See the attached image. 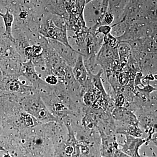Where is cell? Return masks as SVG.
I'll list each match as a JSON object with an SVG mask.
<instances>
[{"instance_id":"cell-1","label":"cell","mask_w":157,"mask_h":157,"mask_svg":"<svg viewBox=\"0 0 157 157\" xmlns=\"http://www.w3.org/2000/svg\"><path fill=\"white\" fill-rule=\"evenodd\" d=\"M124 18V17H123ZM127 27L122 36L117 38L119 42H128L157 35V24L144 20L125 19Z\"/></svg>"},{"instance_id":"cell-2","label":"cell","mask_w":157,"mask_h":157,"mask_svg":"<svg viewBox=\"0 0 157 157\" xmlns=\"http://www.w3.org/2000/svg\"><path fill=\"white\" fill-rule=\"evenodd\" d=\"M107 8L108 6L103 2V0H93L86 5L83 17L86 27L94 33H96L97 29L101 25Z\"/></svg>"},{"instance_id":"cell-3","label":"cell","mask_w":157,"mask_h":157,"mask_svg":"<svg viewBox=\"0 0 157 157\" xmlns=\"http://www.w3.org/2000/svg\"><path fill=\"white\" fill-rule=\"evenodd\" d=\"M120 63L117 48H112L104 43L97 55L96 66H100L104 72L114 73Z\"/></svg>"},{"instance_id":"cell-4","label":"cell","mask_w":157,"mask_h":157,"mask_svg":"<svg viewBox=\"0 0 157 157\" xmlns=\"http://www.w3.org/2000/svg\"><path fill=\"white\" fill-rule=\"evenodd\" d=\"M39 32L47 39L58 41L73 48L69 42L67 27L53 18L42 25Z\"/></svg>"},{"instance_id":"cell-5","label":"cell","mask_w":157,"mask_h":157,"mask_svg":"<svg viewBox=\"0 0 157 157\" xmlns=\"http://www.w3.org/2000/svg\"><path fill=\"white\" fill-rule=\"evenodd\" d=\"M132 54L138 63L140 72L143 75L156 74L157 53L132 50Z\"/></svg>"},{"instance_id":"cell-6","label":"cell","mask_w":157,"mask_h":157,"mask_svg":"<svg viewBox=\"0 0 157 157\" xmlns=\"http://www.w3.org/2000/svg\"><path fill=\"white\" fill-rule=\"evenodd\" d=\"M48 42L66 64L70 67H73L77 60L78 55L81 54L74 48H70L58 41L48 39Z\"/></svg>"},{"instance_id":"cell-7","label":"cell","mask_w":157,"mask_h":157,"mask_svg":"<svg viewBox=\"0 0 157 157\" xmlns=\"http://www.w3.org/2000/svg\"><path fill=\"white\" fill-rule=\"evenodd\" d=\"M101 157H117L121 153L119 144L114 135L101 134Z\"/></svg>"},{"instance_id":"cell-8","label":"cell","mask_w":157,"mask_h":157,"mask_svg":"<svg viewBox=\"0 0 157 157\" xmlns=\"http://www.w3.org/2000/svg\"><path fill=\"white\" fill-rule=\"evenodd\" d=\"M125 135V140L124 144H119V146H121V151L131 157H144L140 155L139 150L146 143V139L131 135Z\"/></svg>"},{"instance_id":"cell-9","label":"cell","mask_w":157,"mask_h":157,"mask_svg":"<svg viewBox=\"0 0 157 157\" xmlns=\"http://www.w3.org/2000/svg\"><path fill=\"white\" fill-rule=\"evenodd\" d=\"M26 109L31 114L41 121L47 122L55 120V117L46 109L42 101L39 100L33 101L30 105L27 106Z\"/></svg>"},{"instance_id":"cell-10","label":"cell","mask_w":157,"mask_h":157,"mask_svg":"<svg viewBox=\"0 0 157 157\" xmlns=\"http://www.w3.org/2000/svg\"><path fill=\"white\" fill-rule=\"evenodd\" d=\"M72 70L75 79L80 85H83L87 80L89 73L85 66L83 56L82 55H78Z\"/></svg>"},{"instance_id":"cell-11","label":"cell","mask_w":157,"mask_h":157,"mask_svg":"<svg viewBox=\"0 0 157 157\" xmlns=\"http://www.w3.org/2000/svg\"><path fill=\"white\" fill-rule=\"evenodd\" d=\"M20 74L25 76L33 83H36L40 80L36 73L35 66L31 60L21 64Z\"/></svg>"},{"instance_id":"cell-12","label":"cell","mask_w":157,"mask_h":157,"mask_svg":"<svg viewBox=\"0 0 157 157\" xmlns=\"http://www.w3.org/2000/svg\"><path fill=\"white\" fill-rule=\"evenodd\" d=\"M5 27L4 35L11 41H14L12 36V25L14 21V16L9 10H7L2 17Z\"/></svg>"},{"instance_id":"cell-13","label":"cell","mask_w":157,"mask_h":157,"mask_svg":"<svg viewBox=\"0 0 157 157\" xmlns=\"http://www.w3.org/2000/svg\"><path fill=\"white\" fill-rule=\"evenodd\" d=\"M120 61L121 63L127 64L128 60L132 55V50L128 43L119 42L117 46Z\"/></svg>"},{"instance_id":"cell-14","label":"cell","mask_w":157,"mask_h":157,"mask_svg":"<svg viewBox=\"0 0 157 157\" xmlns=\"http://www.w3.org/2000/svg\"><path fill=\"white\" fill-rule=\"evenodd\" d=\"M111 29L110 34L116 38H119L122 36L126 29L127 24L125 19H122L116 23L111 25Z\"/></svg>"},{"instance_id":"cell-15","label":"cell","mask_w":157,"mask_h":157,"mask_svg":"<svg viewBox=\"0 0 157 157\" xmlns=\"http://www.w3.org/2000/svg\"><path fill=\"white\" fill-rule=\"evenodd\" d=\"M65 10L68 14V17L77 14L75 9L76 0H63Z\"/></svg>"},{"instance_id":"cell-16","label":"cell","mask_w":157,"mask_h":157,"mask_svg":"<svg viewBox=\"0 0 157 157\" xmlns=\"http://www.w3.org/2000/svg\"><path fill=\"white\" fill-rule=\"evenodd\" d=\"M103 41L104 44L112 48H117L118 45L119 43L117 38L114 37L110 33L104 36Z\"/></svg>"},{"instance_id":"cell-17","label":"cell","mask_w":157,"mask_h":157,"mask_svg":"<svg viewBox=\"0 0 157 157\" xmlns=\"http://www.w3.org/2000/svg\"><path fill=\"white\" fill-rule=\"evenodd\" d=\"M136 89L141 94L145 95H149L151 93L156 90L157 89L151 85L149 83V82H147V84L146 85H144L142 88L139 87V86H135Z\"/></svg>"},{"instance_id":"cell-18","label":"cell","mask_w":157,"mask_h":157,"mask_svg":"<svg viewBox=\"0 0 157 157\" xmlns=\"http://www.w3.org/2000/svg\"><path fill=\"white\" fill-rule=\"evenodd\" d=\"M86 5V0H76L75 1V9L76 14L78 16H83V11Z\"/></svg>"},{"instance_id":"cell-19","label":"cell","mask_w":157,"mask_h":157,"mask_svg":"<svg viewBox=\"0 0 157 157\" xmlns=\"http://www.w3.org/2000/svg\"><path fill=\"white\" fill-rule=\"evenodd\" d=\"M114 17L113 14L110 12L107 11L102 19L101 25H112L114 24Z\"/></svg>"},{"instance_id":"cell-20","label":"cell","mask_w":157,"mask_h":157,"mask_svg":"<svg viewBox=\"0 0 157 157\" xmlns=\"http://www.w3.org/2000/svg\"><path fill=\"white\" fill-rule=\"evenodd\" d=\"M111 29L112 27L110 25H101L97 29L96 34H101L104 35V36H106L110 33Z\"/></svg>"},{"instance_id":"cell-21","label":"cell","mask_w":157,"mask_h":157,"mask_svg":"<svg viewBox=\"0 0 157 157\" xmlns=\"http://www.w3.org/2000/svg\"><path fill=\"white\" fill-rule=\"evenodd\" d=\"M45 82L47 84L54 86L58 82V78L53 74H49L45 77Z\"/></svg>"},{"instance_id":"cell-22","label":"cell","mask_w":157,"mask_h":157,"mask_svg":"<svg viewBox=\"0 0 157 157\" xmlns=\"http://www.w3.org/2000/svg\"><path fill=\"white\" fill-rule=\"evenodd\" d=\"M73 151L71 157H82L80 146L78 142L73 144Z\"/></svg>"},{"instance_id":"cell-23","label":"cell","mask_w":157,"mask_h":157,"mask_svg":"<svg viewBox=\"0 0 157 157\" xmlns=\"http://www.w3.org/2000/svg\"><path fill=\"white\" fill-rule=\"evenodd\" d=\"M64 151L66 155L71 157V155L73 153V146L68 144L67 146L65 147Z\"/></svg>"},{"instance_id":"cell-24","label":"cell","mask_w":157,"mask_h":157,"mask_svg":"<svg viewBox=\"0 0 157 157\" xmlns=\"http://www.w3.org/2000/svg\"><path fill=\"white\" fill-rule=\"evenodd\" d=\"M19 84L15 82H12L9 85V89L12 91L17 90L19 89Z\"/></svg>"},{"instance_id":"cell-25","label":"cell","mask_w":157,"mask_h":157,"mask_svg":"<svg viewBox=\"0 0 157 157\" xmlns=\"http://www.w3.org/2000/svg\"><path fill=\"white\" fill-rule=\"evenodd\" d=\"M24 121L25 122V124L27 125H32L33 124V120H32V118L29 116H25L24 117Z\"/></svg>"},{"instance_id":"cell-26","label":"cell","mask_w":157,"mask_h":157,"mask_svg":"<svg viewBox=\"0 0 157 157\" xmlns=\"http://www.w3.org/2000/svg\"><path fill=\"white\" fill-rule=\"evenodd\" d=\"M117 157H131L128 155L125 154L124 153L122 152H121V153Z\"/></svg>"},{"instance_id":"cell-27","label":"cell","mask_w":157,"mask_h":157,"mask_svg":"<svg viewBox=\"0 0 157 157\" xmlns=\"http://www.w3.org/2000/svg\"><path fill=\"white\" fill-rule=\"evenodd\" d=\"M3 157H12L10 155H9V154H6L4 155V156Z\"/></svg>"},{"instance_id":"cell-28","label":"cell","mask_w":157,"mask_h":157,"mask_svg":"<svg viewBox=\"0 0 157 157\" xmlns=\"http://www.w3.org/2000/svg\"><path fill=\"white\" fill-rule=\"evenodd\" d=\"M86 3H88L89 2H90V1H93V0H86Z\"/></svg>"},{"instance_id":"cell-29","label":"cell","mask_w":157,"mask_h":157,"mask_svg":"<svg viewBox=\"0 0 157 157\" xmlns=\"http://www.w3.org/2000/svg\"><path fill=\"white\" fill-rule=\"evenodd\" d=\"M3 14V13H2V12L0 11V17H2V16Z\"/></svg>"}]
</instances>
